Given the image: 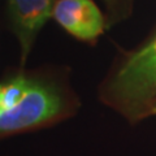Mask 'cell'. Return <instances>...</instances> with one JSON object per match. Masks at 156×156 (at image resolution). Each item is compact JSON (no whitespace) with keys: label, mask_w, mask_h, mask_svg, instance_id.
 Segmentation results:
<instances>
[{"label":"cell","mask_w":156,"mask_h":156,"mask_svg":"<svg viewBox=\"0 0 156 156\" xmlns=\"http://www.w3.org/2000/svg\"><path fill=\"white\" fill-rule=\"evenodd\" d=\"M112 92L130 101L156 95V38L125 62L112 83Z\"/></svg>","instance_id":"obj_2"},{"label":"cell","mask_w":156,"mask_h":156,"mask_svg":"<svg viewBox=\"0 0 156 156\" xmlns=\"http://www.w3.org/2000/svg\"><path fill=\"white\" fill-rule=\"evenodd\" d=\"M52 14L68 33L82 41H94L103 33L104 18L92 0H58Z\"/></svg>","instance_id":"obj_3"},{"label":"cell","mask_w":156,"mask_h":156,"mask_svg":"<svg viewBox=\"0 0 156 156\" xmlns=\"http://www.w3.org/2000/svg\"><path fill=\"white\" fill-rule=\"evenodd\" d=\"M55 0H11L9 14L25 60L37 33L51 17Z\"/></svg>","instance_id":"obj_4"},{"label":"cell","mask_w":156,"mask_h":156,"mask_svg":"<svg viewBox=\"0 0 156 156\" xmlns=\"http://www.w3.org/2000/svg\"><path fill=\"white\" fill-rule=\"evenodd\" d=\"M30 81L22 74L14 77L5 85H0V112L14 107L30 86Z\"/></svg>","instance_id":"obj_5"},{"label":"cell","mask_w":156,"mask_h":156,"mask_svg":"<svg viewBox=\"0 0 156 156\" xmlns=\"http://www.w3.org/2000/svg\"><path fill=\"white\" fill-rule=\"evenodd\" d=\"M64 112V101L51 85L30 81V86L18 103L0 112V138L47 125Z\"/></svg>","instance_id":"obj_1"}]
</instances>
